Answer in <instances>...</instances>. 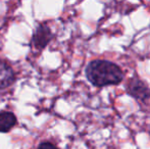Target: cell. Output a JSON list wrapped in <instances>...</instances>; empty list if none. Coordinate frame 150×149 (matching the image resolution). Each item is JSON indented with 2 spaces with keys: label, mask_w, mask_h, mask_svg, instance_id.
Listing matches in <instances>:
<instances>
[{
  "label": "cell",
  "mask_w": 150,
  "mask_h": 149,
  "mask_svg": "<svg viewBox=\"0 0 150 149\" xmlns=\"http://www.w3.org/2000/svg\"><path fill=\"white\" fill-rule=\"evenodd\" d=\"M18 123L16 114L11 112H0V133L9 132Z\"/></svg>",
  "instance_id": "5"
},
{
  "label": "cell",
  "mask_w": 150,
  "mask_h": 149,
  "mask_svg": "<svg viewBox=\"0 0 150 149\" xmlns=\"http://www.w3.org/2000/svg\"><path fill=\"white\" fill-rule=\"evenodd\" d=\"M126 92L139 102H146L150 99V88L143 80L137 77L129 79L126 83Z\"/></svg>",
  "instance_id": "2"
},
{
  "label": "cell",
  "mask_w": 150,
  "mask_h": 149,
  "mask_svg": "<svg viewBox=\"0 0 150 149\" xmlns=\"http://www.w3.org/2000/svg\"><path fill=\"white\" fill-rule=\"evenodd\" d=\"M85 75L90 84L97 88L120 85L125 78L120 66L107 59L91 60L85 68Z\"/></svg>",
  "instance_id": "1"
},
{
  "label": "cell",
  "mask_w": 150,
  "mask_h": 149,
  "mask_svg": "<svg viewBox=\"0 0 150 149\" xmlns=\"http://www.w3.org/2000/svg\"><path fill=\"white\" fill-rule=\"evenodd\" d=\"M37 149H58V148L55 144L51 143V142L44 141V142H41V143L39 144V146H38Z\"/></svg>",
  "instance_id": "6"
},
{
  "label": "cell",
  "mask_w": 150,
  "mask_h": 149,
  "mask_svg": "<svg viewBox=\"0 0 150 149\" xmlns=\"http://www.w3.org/2000/svg\"><path fill=\"white\" fill-rule=\"evenodd\" d=\"M16 81V73L13 68L6 64L5 61L0 60V90L10 87Z\"/></svg>",
  "instance_id": "4"
},
{
  "label": "cell",
  "mask_w": 150,
  "mask_h": 149,
  "mask_svg": "<svg viewBox=\"0 0 150 149\" xmlns=\"http://www.w3.org/2000/svg\"><path fill=\"white\" fill-rule=\"evenodd\" d=\"M53 34L51 32V29L46 24H40L36 28L33 34V44L37 49H44L48 44L51 42Z\"/></svg>",
  "instance_id": "3"
}]
</instances>
